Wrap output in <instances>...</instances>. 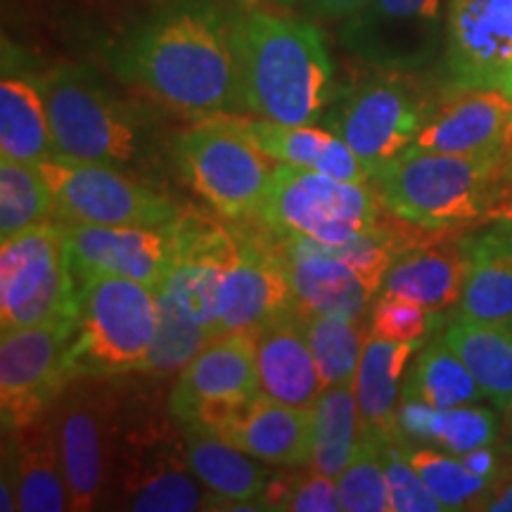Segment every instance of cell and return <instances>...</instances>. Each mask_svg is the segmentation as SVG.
<instances>
[{"label":"cell","instance_id":"1","mask_svg":"<svg viewBox=\"0 0 512 512\" xmlns=\"http://www.w3.org/2000/svg\"><path fill=\"white\" fill-rule=\"evenodd\" d=\"M126 69L157 100L192 117L245 107L235 27L211 10H178L152 22L128 46Z\"/></svg>","mask_w":512,"mask_h":512},{"label":"cell","instance_id":"2","mask_svg":"<svg viewBox=\"0 0 512 512\" xmlns=\"http://www.w3.org/2000/svg\"><path fill=\"white\" fill-rule=\"evenodd\" d=\"M373 185L399 221L456 233L512 214V150L475 157L403 152L375 171Z\"/></svg>","mask_w":512,"mask_h":512},{"label":"cell","instance_id":"3","mask_svg":"<svg viewBox=\"0 0 512 512\" xmlns=\"http://www.w3.org/2000/svg\"><path fill=\"white\" fill-rule=\"evenodd\" d=\"M242 102L278 124H316L332 100V60L304 19L256 10L235 24Z\"/></svg>","mask_w":512,"mask_h":512},{"label":"cell","instance_id":"4","mask_svg":"<svg viewBox=\"0 0 512 512\" xmlns=\"http://www.w3.org/2000/svg\"><path fill=\"white\" fill-rule=\"evenodd\" d=\"M157 335V290L114 275L76 280L67 368L76 377L143 373Z\"/></svg>","mask_w":512,"mask_h":512},{"label":"cell","instance_id":"5","mask_svg":"<svg viewBox=\"0 0 512 512\" xmlns=\"http://www.w3.org/2000/svg\"><path fill=\"white\" fill-rule=\"evenodd\" d=\"M375 185L349 183L304 166L278 164L256 219L275 240L344 245L382 223Z\"/></svg>","mask_w":512,"mask_h":512},{"label":"cell","instance_id":"6","mask_svg":"<svg viewBox=\"0 0 512 512\" xmlns=\"http://www.w3.org/2000/svg\"><path fill=\"white\" fill-rule=\"evenodd\" d=\"M174 157L192 190L226 219L256 216L278 166L235 124L233 112L211 114L185 128Z\"/></svg>","mask_w":512,"mask_h":512},{"label":"cell","instance_id":"7","mask_svg":"<svg viewBox=\"0 0 512 512\" xmlns=\"http://www.w3.org/2000/svg\"><path fill=\"white\" fill-rule=\"evenodd\" d=\"M60 157L124 166L140 152V121L93 76L74 67L46 74L38 83Z\"/></svg>","mask_w":512,"mask_h":512},{"label":"cell","instance_id":"8","mask_svg":"<svg viewBox=\"0 0 512 512\" xmlns=\"http://www.w3.org/2000/svg\"><path fill=\"white\" fill-rule=\"evenodd\" d=\"M200 479L188 460L185 434L159 415H138L124 430L121 420L110 494L119 508L138 512H190L207 508Z\"/></svg>","mask_w":512,"mask_h":512},{"label":"cell","instance_id":"9","mask_svg":"<svg viewBox=\"0 0 512 512\" xmlns=\"http://www.w3.org/2000/svg\"><path fill=\"white\" fill-rule=\"evenodd\" d=\"M432 110V102L408 72L380 69V74L332 98L325 121L373 176L415 143Z\"/></svg>","mask_w":512,"mask_h":512},{"label":"cell","instance_id":"10","mask_svg":"<svg viewBox=\"0 0 512 512\" xmlns=\"http://www.w3.org/2000/svg\"><path fill=\"white\" fill-rule=\"evenodd\" d=\"M53 418L69 510L98 508L110 489L124 406L105 377H76L53 406Z\"/></svg>","mask_w":512,"mask_h":512},{"label":"cell","instance_id":"11","mask_svg":"<svg viewBox=\"0 0 512 512\" xmlns=\"http://www.w3.org/2000/svg\"><path fill=\"white\" fill-rule=\"evenodd\" d=\"M76 313V278L62 223H38L0 242V328H31Z\"/></svg>","mask_w":512,"mask_h":512},{"label":"cell","instance_id":"12","mask_svg":"<svg viewBox=\"0 0 512 512\" xmlns=\"http://www.w3.org/2000/svg\"><path fill=\"white\" fill-rule=\"evenodd\" d=\"M60 223L88 226H169L181 211L166 197L126 178L114 166L55 157L38 164Z\"/></svg>","mask_w":512,"mask_h":512},{"label":"cell","instance_id":"13","mask_svg":"<svg viewBox=\"0 0 512 512\" xmlns=\"http://www.w3.org/2000/svg\"><path fill=\"white\" fill-rule=\"evenodd\" d=\"M76 316V313H74ZM74 316L5 332L0 342V415L17 432L50 413L67 384Z\"/></svg>","mask_w":512,"mask_h":512},{"label":"cell","instance_id":"14","mask_svg":"<svg viewBox=\"0 0 512 512\" xmlns=\"http://www.w3.org/2000/svg\"><path fill=\"white\" fill-rule=\"evenodd\" d=\"M444 36V0H368L339 27L349 53L392 72L425 67Z\"/></svg>","mask_w":512,"mask_h":512},{"label":"cell","instance_id":"15","mask_svg":"<svg viewBox=\"0 0 512 512\" xmlns=\"http://www.w3.org/2000/svg\"><path fill=\"white\" fill-rule=\"evenodd\" d=\"M256 394V339L247 332H230L209 342L181 370L169 394V413L181 427L202 425L216 430Z\"/></svg>","mask_w":512,"mask_h":512},{"label":"cell","instance_id":"16","mask_svg":"<svg viewBox=\"0 0 512 512\" xmlns=\"http://www.w3.org/2000/svg\"><path fill=\"white\" fill-rule=\"evenodd\" d=\"M444 60L453 88L503 91L512 69V0H448Z\"/></svg>","mask_w":512,"mask_h":512},{"label":"cell","instance_id":"17","mask_svg":"<svg viewBox=\"0 0 512 512\" xmlns=\"http://www.w3.org/2000/svg\"><path fill=\"white\" fill-rule=\"evenodd\" d=\"M62 230L76 280L114 275L159 290L174 268V223L157 228L62 223Z\"/></svg>","mask_w":512,"mask_h":512},{"label":"cell","instance_id":"18","mask_svg":"<svg viewBox=\"0 0 512 512\" xmlns=\"http://www.w3.org/2000/svg\"><path fill=\"white\" fill-rule=\"evenodd\" d=\"M174 233L176 261L159 290L174 294L214 342L221 337L219 294L223 275L238 256L240 240L221 223L200 214H178Z\"/></svg>","mask_w":512,"mask_h":512},{"label":"cell","instance_id":"19","mask_svg":"<svg viewBox=\"0 0 512 512\" xmlns=\"http://www.w3.org/2000/svg\"><path fill=\"white\" fill-rule=\"evenodd\" d=\"M238 240V256L221 283L219 332L256 335L294 309L292 290L278 242L256 235Z\"/></svg>","mask_w":512,"mask_h":512},{"label":"cell","instance_id":"20","mask_svg":"<svg viewBox=\"0 0 512 512\" xmlns=\"http://www.w3.org/2000/svg\"><path fill=\"white\" fill-rule=\"evenodd\" d=\"M512 150V98L503 91H465L434 107L406 152L501 155Z\"/></svg>","mask_w":512,"mask_h":512},{"label":"cell","instance_id":"21","mask_svg":"<svg viewBox=\"0 0 512 512\" xmlns=\"http://www.w3.org/2000/svg\"><path fill=\"white\" fill-rule=\"evenodd\" d=\"M294 309L306 316L361 320L373 302V290L347 261L318 242L278 240Z\"/></svg>","mask_w":512,"mask_h":512},{"label":"cell","instance_id":"22","mask_svg":"<svg viewBox=\"0 0 512 512\" xmlns=\"http://www.w3.org/2000/svg\"><path fill=\"white\" fill-rule=\"evenodd\" d=\"M211 432L266 465H306L311 458L313 408L290 406L259 392Z\"/></svg>","mask_w":512,"mask_h":512},{"label":"cell","instance_id":"23","mask_svg":"<svg viewBox=\"0 0 512 512\" xmlns=\"http://www.w3.org/2000/svg\"><path fill=\"white\" fill-rule=\"evenodd\" d=\"M256 375L259 392L275 401L313 408L325 392L316 358L306 342L302 316L292 309L256 332Z\"/></svg>","mask_w":512,"mask_h":512},{"label":"cell","instance_id":"24","mask_svg":"<svg viewBox=\"0 0 512 512\" xmlns=\"http://www.w3.org/2000/svg\"><path fill=\"white\" fill-rule=\"evenodd\" d=\"M235 124L254 140L268 157L278 164L304 166L320 171L339 181L368 183V166L356 157V152L344 143L330 128L313 124H278V121L261 117H238L233 112Z\"/></svg>","mask_w":512,"mask_h":512},{"label":"cell","instance_id":"25","mask_svg":"<svg viewBox=\"0 0 512 512\" xmlns=\"http://www.w3.org/2000/svg\"><path fill=\"white\" fill-rule=\"evenodd\" d=\"M465 273L467 240L432 238L396 254L380 292L413 299L439 313L460 302Z\"/></svg>","mask_w":512,"mask_h":512},{"label":"cell","instance_id":"26","mask_svg":"<svg viewBox=\"0 0 512 512\" xmlns=\"http://www.w3.org/2000/svg\"><path fill=\"white\" fill-rule=\"evenodd\" d=\"M10 434V482L17 491V508L24 512L69 510L53 408L43 418Z\"/></svg>","mask_w":512,"mask_h":512},{"label":"cell","instance_id":"27","mask_svg":"<svg viewBox=\"0 0 512 512\" xmlns=\"http://www.w3.org/2000/svg\"><path fill=\"white\" fill-rule=\"evenodd\" d=\"M418 342H392L368 335L356 370V403L361 439L399 437V384Z\"/></svg>","mask_w":512,"mask_h":512},{"label":"cell","instance_id":"28","mask_svg":"<svg viewBox=\"0 0 512 512\" xmlns=\"http://www.w3.org/2000/svg\"><path fill=\"white\" fill-rule=\"evenodd\" d=\"M183 434L190 467L207 491L209 501L245 508L242 503L261 501L266 496L268 470L256 465L249 453L202 425H185Z\"/></svg>","mask_w":512,"mask_h":512},{"label":"cell","instance_id":"29","mask_svg":"<svg viewBox=\"0 0 512 512\" xmlns=\"http://www.w3.org/2000/svg\"><path fill=\"white\" fill-rule=\"evenodd\" d=\"M458 316L512 323V238L503 228L467 238V273Z\"/></svg>","mask_w":512,"mask_h":512},{"label":"cell","instance_id":"30","mask_svg":"<svg viewBox=\"0 0 512 512\" xmlns=\"http://www.w3.org/2000/svg\"><path fill=\"white\" fill-rule=\"evenodd\" d=\"M444 342L456 351L486 399L505 408L512 399V325L456 316L448 323Z\"/></svg>","mask_w":512,"mask_h":512},{"label":"cell","instance_id":"31","mask_svg":"<svg viewBox=\"0 0 512 512\" xmlns=\"http://www.w3.org/2000/svg\"><path fill=\"white\" fill-rule=\"evenodd\" d=\"M396 422L401 439H413L453 456H463L479 446H494L498 439L494 413L477 406L432 408L427 403L401 399Z\"/></svg>","mask_w":512,"mask_h":512},{"label":"cell","instance_id":"32","mask_svg":"<svg viewBox=\"0 0 512 512\" xmlns=\"http://www.w3.org/2000/svg\"><path fill=\"white\" fill-rule=\"evenodd\" d=\"M0 155L27 164L60 157L41 91L17 76L0 83Z\"/></svg>","mask_w":512,"mask_h":512},{"label":"cell","instance_id":"33","mask_svg":"<svg viewBox=\"0 0 512 512\" xmlns=\"http://www.w3.org/2000/svg\"><path fill=\"white\" fill-rule=\"evenodd\" d=\"M361 441L354 382L328 387L313 406L309 467L337 479L358 456Z\"/></svg>","mask_w":512,"mask_h":512},{"label":"cell","instance_id":"34","mask_svg":"<svg viewBox=\"0 0 512 512\" xmlns=\"http://www.w3.org/2000/svg\"><path fill=\"white\" fill-rule=\"evenodd\" d=\"M401 399L427 403L432 408H458L475 406L486 399V394L456 351L441 337L439 342L422 349L403 384Z\"/></svg>","mask_w":512,"mask_h":512},{"label":"cell","instance_id":"35","mask_svg":"<svg viewBox=\"0 0 512 512\" xmlns=\"http://www.w3.org/2000/svg\"><path fill=\"white\" fill-rule=\"evenodd\" d=\"M401 439V437H399ZM403 451L444 510H484L494 479L477 475L453 453L401 439Z\"/></svg>","mask_w":512,"mask_h":512},{"label":"cell","instance_id":"36","mask_svg":"<svg viewBox=\"0 0 512 512\" xmlns=\"http://www.w3.org/2000/svg\"><path fill=\"white\" fill-rule=\"evenodd\" d=\"M55 216V200L38 164L0 162V242Z\"/></svg>","mask_w":512,"mask_h":512},{"label":"cell","instance_id":"37","mask_svg":"<svg viewBox=\"0 0 512 512\" xmlns=\"http://www.w3.org/2000/svg\"><path fill=\"white\" fill-rule=\"evenodd\" d=\"M302 316L304 335L309 349L323 380V387H337V384H351L356 380L358 363H361L363 337L358 320L337 318V316Z\"/></svg>","mask_w":512,"mask_h":512},{"label":"cell","instance_id":"38","mask_svg":"<svg viewBox=\"0 0 512 512\" xmlns=\"http://www.w3.org/2000/svg\"><path fill=\"white\" fill-rule=\"evenodd\" d=\"M209 342V332L174 294L157 290V335L143 375H169L183 370Z\"/></svg>","mask_w":512,"mask_h":512},{"label":"cell","instance_id":"39","mask_svg":"<svg viewBox=\"0 0 512 512\" xmlns=\"http://www.w3.org/2000/svg\"><path fill=\"white\" fill-rule=\"evenodd\" d=\"M382 439H363L361 451L337 477L344 512H387V479L382 465Z\"/></svg>","mask_w":512,"mask_h":512},{"label":"cell","instance_id":"40","mask_svg":"<svg viewBox=\"0 0 512 512\" xmlns=\"http://www.w3.org/2000/svg\"><path fill=\"white\" fill-rule=\"evenodd\" d=\"M382 465L384 479H387L389 510L392 512H439L444 510L427 484L422 482L406 451H403L401 439H389L382 444Z\"/></svg>","mask_w":512,"mask_h":512},{"label":"cell","instance_id":"41","mask_svg":"<svg viewBox=\"0 0 512 512\" xmlns=\"http://www.w3.org/2000/svg\"><path fill=\"white\" fill-rule=\"evenodd\" d=\"M266 510H290V512H339L337 479L323 472L311 470L302 475L283 479L278 484H268L266 489Z\"/></svg>","mask_w":512,"mask_h":512},{"label":"cell","instance_id":"42","mask_svg":"<svg viewBox=\"0 0 512 512\" xmlns=\"http://www.w3.org/2000/svg\"><path fill=\"white\" fill-rule=\"evenodd\" d=\"M434 313L437 311L427 309L413 299L382 294L380 302L370 311L368 335L392 339V342H420L432 330Z\"/></svg>","mask_w":512,"mask_h":512},{"label":"cell","instance_id":"43","mask_svg":"<svg viewBox=\"0 0 512 512\" xmlns=\"http://www.w3.org/2000/svg\"><path fill=\"white\" fill-rule=\"evenodd\" d=\"M368 0H304L306 15L316 19H347Z\"/></svg>","mask_w":512,"mask_h":512},{"label":"cell","instance_id":"44","mask_svg":"<svg viewBox=\"0 0 512 512\" xmlns=\"http://www.w3.org/2000/svg\"><path fill=\"white\" fill-rule=\"evenodd\" d=\"M484 510L489 512H512V463L503 465L491 482Z\"/></svg>","mask_w":512,"mask_h":512},{"label":"cell","instance_id":"45","mask_svg":"<svg viewBox=\"0 0 512 512\" xmlns=\"http://www.w3.org/2000/svg\"><path fill=\"white\" fill-rule=\"evenodd\" d=\"M463 460L465 467H470L472 472H477V475L482 477H489L494 479L498 475V470H501L503 463L498 460L496 451L491 446H479V448H472V451L463 453V456H458Z\"/></svg>","mask_w":512,"mask_h":512},{"label":"cell","instance_id":"46","mask_svg":"<svg viewBox=\"0 0 512 512\" xmlns=\"http://www.w3.org/2000/svg\"><path fill=\"white\" fill-rule=\"evenodd\" d=\"M501 437H503L505 451L512 453V399H510L508 406L503 408V430H501Z\"/></svg>","mask_w":512,"mask_h":512},{"label":"cell","instance_id":"47","mask_svg":"<svg viewBox=\"0 0 512 512\" xmlns=\"http://www.w3.org/2000/svg\"><path fill=\"white\" fill-rule=\"evenodd\" d=\"M503 93L508 95V98H512V69H510V74H508V81H505V86H503Z\"/></svg>","mask_w":512,"mask_h":512},{"label":"cell","instance_id":"48","mask_svg":"<svg viewBox=\"0 0 512 512\" xmlns=\"http://www.w3.org/2000/svg\"><path fill=\"white\" fill-rule=\"evenodd\" d=\"M501 228H503V230H505V233H508V235H510V238H512V214L508 216V219H505V221H503V226H501Z\"/></svg>","mask_w":512,"mask_h":512},{"label":"cell","instance_id":"49","mask_svg":"<svg viewBox=\"0 0 512 512\" xmlns=\"http://www.w3.org/2000/svg\"><path fill=\"white\" fill-rule=\"evenodd\" d=\"M271 3H278V5H294L297 0H271Z\"/></svg>","mask_w":512,"mask_h":512},{"label":"cell","instance_id":"50","mask_svg":"<svg viewBox=\"0 0 512 512\" xmlns=\"http://www.w3.org/2000/svg\"><path fill=\"white\" fill-rule=\"evenodd\" d=\"M510 325H512V323H510Z\"/></svg>","mask_w":512,"mask_h":512}]
</instances>
